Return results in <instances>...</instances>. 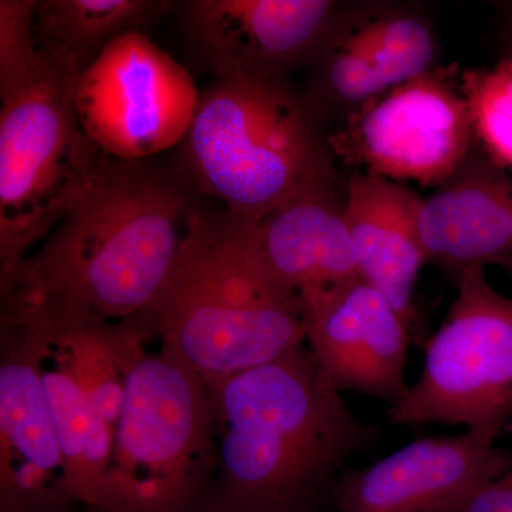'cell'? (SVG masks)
Masks as SVG:
<instances>
[{
    "label": "cell",
    "mask_w": 512,
    "mask_h": 512,
    "mask_svg": "<svg viewBox=\"0 0 512 512\" xmlns=\"http://www.w3.org/2000/svg\"><path fill=\"white\" fill-rule=\"evenodd\" d=\"M207 389L215 471L235 512L305 507L333 491L346 461L376 441V427L357 419L323 380L306 346Z\"/></svg>",
    "instance_id": "cell-2"
},
{
    "label": "cell",
    "mask_w": 512,
    "mask_h": 512,
    "mask_svg": "<svg viewBox=\"0 0 512 512\" xmlns=\"http://www.w3.org/2000/svg\"><path fill=\"white\" fill-rule=\"evenodd\" d=\"M419 232L426 264L454 276L512 256V177L477 140L456 173L424 198Z\"/></svg>",
    "instance_id": "cell-14"
},
{
    "label": "cell",
    "mask_w": 512,
    "mask_h": 512,
    "mask_svg": "<svg viewBox=\"0 0 512 512\" xmlns=\"http://www.w3.org/2000/svg\"><path fill=\"white\" fill-rule=\"evenodd\" d=\"M200 93L191 74L141 30L110 43L80 74L76 109L106 156L146 161L180 146Z\"/></svg>",
    "instance_id": "cell-9"
},
{
    "label": "cell",
    "mask_w": 512,
    "mask_h": 512,
    "mask_svg": "<svg viewBox=\"0 0 512 512\" xmlns=\"http://www.w3.org/2000/svg\"><path fill=\"white\" fill-rule=\"evenodd\" d=\"M505 429H507L508 431H510V433L512 434V420L510 421V423H508V426L505 427Z\"/></svg>",
    "instance_id": "cell-25"
},
{
    "label": "cell",
    "mask_w": 512,
    "mask_h": 512,
    "mask_svg": "<svg viewBox=\"0 0 512 512\" xmlns=\"http://www.w3.org/2000/svg\"><path fill=\"white\" fill-rule=\"evenodd\" d=\"M329 141L336 161L359 173L440 187L476 141L461 73L437 64L386 90L333 127Z\"/></svg>",
    "instance_id": "cell-8"
},
{
    "label": "cell",
    "mask_w": 512,
    "mask_h": 512,
    "mask_svg": "<svg viewBox=\"0 0 512 512\" xmlns=\"http://www.w3.org/2000/svg\"><path fill=\"white\" fill-rule=\"evenodd\" d=\"M198 195L177 168L106 156L39 251L0 279L2 301H56L121 322L170 274Z\"/></svg>",
    "instance_id": "cell-1"
},
{
    "label": "cell",
    "mask_w": 512,
    "mask_h": 512,
    "mask_svg": "<svg viewBox=\"0 0 512 512\" xmlns=\"http://www.w3.org/2000/svg\"><path fill=\"white\" fill-rule=\"evenodd\" d=\"M457 295L424 343L419 379L389 407L393 426L440 423L503 431L512 420V299L476 265L454 276Z\"/></svg>",
    "instance_id": "cell-7"
},
{
    "label": "cell",
    "mask_w": 512,
    "mask_h": 512,
    "mask_svg": "<svg viewBox=\"0 0 512 512\" xmlns=\"http://www.w3.org/2000/svg\"><path fill=\"white\" fill-rule=\"evenodd\" d=\"M508 451L512 456V446ZM444 512H512V463L500 476L478 485Z\"/></svg>",
    "instance_id": "cell-22"
},
{
    "label": "cell",
    "mask_w": 512,
    "mask_h": 512,
    "mask_svg": "<svg viewBox=\"0 0 512 512\" xmlns=\"http://www.w3.org/2000/svg\"><path fill=\"white\" fill-rule=\"evenodd\" d=\"M36 0H0V96L20 89L45 62L36 36Z\"/></svg>",
    "instance_id": "cell-21"
},
{
    "label": "cell",
    "mask_w": 512,
    "mask_h": 512,
    "mask_svg": "<svg viewBox=\"0 0 512 512\" xmlns=\"http://www.w3.org/2000/svg\"><path fill=\"white\" fill-rule=\"evenodd\" d=\"M28 333L35 349L43 394L66 467L70 494L100 507L113 456L116 429L100 416L92 397L55 343L25 320L2 316Z\"/></svg>",
    "instance_id": "cell-17"
},
{
    "label": "cell",
    "mask_w": 512,
    "mask_h": 512,
    "mask_svg": "<svg viewBox=\"0 0 512 512\" xmlns=\"http://www.w3.org/2000/svg\"><path fill=\"white\" fill-rule=\"evenodd\" d=\"M340 6L330 0H191L181 18L215 79L291 77L315 59Z\"/></svg>",
    "instance_id": "cell-11"
},
{
    "label": "cell",
    "mask_w": 512,
    "mask_h": 512,
    "mask_svg": "<svg viewBox=\"0 0 512 512\" xmlns=\"http://www.w3.org/2000/svg\"><path fill=\"white\" fill-rule=\"evenodd\" d=\"M164 0H42L37 2L40 50L72 60L82 73L117 37L146 28L174 8Z\"/></svg>",
    "instance_id": "cell-18"
},
{
    "label": "cell",
    "mask_w": 512,
    "mask_h": 512,
    "mask_svg": "<svg viewBox=\"0 0 512 512\" xmlns=\"http://www.w3.org/2000/svg\"><path fill=\"white\" fill-rule=\"evenodd\" d=\"M43 53L36 76L0 96V279L52 234L106 157L77 116L82 70Z\"/></svg>",
    "instance_id": "cell-5"
},
{
    "label": "cell",
    "mask_w": 512,
    "mask_h": 512,
    "mask_svg": "<svg viewBox=\"0 0 512 512\" xmlns=\"http://www.w3.org/2000/svg\"><path fill=\"white\" fill-rule=\"evenodd\" d=\"M328 123L286 76L215 79L178 146L177 168L200 197L259 221L316 185L339 180Z\"/></svg>",
    "instance_id": "cell-4"
},
{
    "label": "cell",
    "mask_w": 512,
    "mask_h": 512,
    "mask_svg": "<svg viewBox=\"0 0 512 512\" xmlns=\"http://www.w3.org/2000/svg\"><path fill=\"white\" fill-rule=\"evenodd\" d=\"M134 318L207 386L306 342L301 296L266 264L254 221L198 204L163 288Z\"/></svg>",
    "instance_id": "cell-3"
},
{
    "label": "cell",
    "mask_w": 512,
    "mask_h": 512,
    "mask_svg": "<svg viewBox=\"0 0 512 512\" xmlns=\"http://www.w3.org/2000/svg\"><path fill=\"white\" fill-rule=\"evenodd\" d=\"M345 204L346 185L329 181L301 192L254 222L266 264L299 296L360 276Z\"/></svg>",
    "instance_id": "cell-15"
},
{
    "label": "cell",
    "mask_w": 512,
    "mask_h": 512,
    "mask_svg": "<svg viewBox=\"0 0 512 512\" xmlns=\"http://www.w3.org/2000/svg\"><path fill=\"white\" fill-rule=\"evenodd\" d=\"M147 345L128 370L116 424L100 504L110 512H184L217 470L207 386L167 350Z\"/></svg>",
    "instance_id": "cell-6"
},
{
    "label": "cell",
    "mask_w": 512,
    "mask_h": 512,
    "mask_svg": "<svg viewBox=\"0 0 512 512\" xmlns=\"http://www.w3.org/2000/svg\"><path fill=\"white\" fill-rule=\"evenodd\" d=\"M301 299L306 342L323 380L339 393L399 402L409 387L412 332L389 299L362 276Z\"/></svg>",
    "instance_id": "cell-10"
},
{
    "label": "cell",
    "mask_w": 512,
    "mask_h": 512,
    "mask_svg": "<svg viewBox=\"0 0 512 512\" xmlns=\"http://www.w3.org/2000/svg\"><path fill=\"white\" fill-rule=\"evenodd\" d=\"M474 137L490 160L512 170V62L461 72Z\"/></svg>",
    "instance_id": "cell-20"
},
{
    "label": "cell",
    "mask_w": 512,
    "mask_h": 512,
    "mask_svg": "<svg viewBox=\"0 0 512 512\" xmlns=\"http://www.w3.org/2000/svg\"><path fill=\"white\" fill-rule=\"evenodd\" d=\"M377 63L390 87L437 66L439 43L426 13L406 3H357Z\"/></svg>",
    "instance_id": "cell-19"
},
{
    "label": "cell",
    "mask_w": 512,
    "mask_h": 512,
    "mask_svg": "<svg viewBox=\"0 0 512 512\" xmlns=\"http://www.w3.org/2000/svg\"><path fill=\"white\" fill-rule=\"evenodd\" d=\"M424 198L403 184L356 173L346 184L345 215L360 276L383 293L414 332V288L426 265L419 232Z\"/></svg>",
    "instance_id": "cell-16"
},
{
    "label": "cell",
    "mask_w": 512,
    "mask_h": 512,
    "mask_svg": "<svg viewBox=\"0 0 512 512\" xmlns=\"http://www.w3.org/2000/svg\"><path fill=\"white\" fill-rule=\"evenodd\" d=\"M500 431L466 430L414 440L363 468H345L333 495L339 512H444L511 466Z\"/></svg>",
    "instance_id": "cell-12"
},
{
    "label": "cell",
    "mask_w": 512,
    "mask_h": 512,
    "mask_svg": "<svg viewBox=\"0 0 512 512\" xmlns=\"http://www.w3.org/2000/svg\"><path fill=\"white\" fill-rule=\"evenodd\" d=\"M0 484L10 510L72 497L35 349L18 323L0 320Z\"/></svg>",
    "instance_id": "cell-13"
},
{
    "label": "cell",
    "mask_w": 512,
    "mask_h": 512,
    "mask_svg": "<svg viewBox=\"0 0 512 512\" xmlns=\"http://www.w3.org/2000/svg\"><path fill=\"white\" fill-rule=\"evenodd\" d=\"M494 265L500 266V268L503 269L504 272H507L512 279V256H510V258L501 259V261H498L497 264Z\"/></svg>",
    "instance_id": "cell-24"
},
{
    "label": "cell",
    "mask_w": 512,
    "mask_h": 512,
    "mask_svg": "<svg viewBox=\"0 0 512 512\" xmlns=\"http://www.w3.org/2000/svg\"><path fill=\"white\" fill-rule=\"evenodd\" d=\"M501 59L512 62V2L497 3Z\"/></svg>",
    "instance_id": "cell-23"
}]
</instances>
